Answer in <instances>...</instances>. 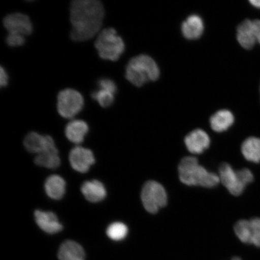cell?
Returning <instances> with one entry per match:
<instances>
[{
    "mask_svg": "<svg viewBox=\"0 0 260 260\" xmlns=\"http://www.w3.org/2000/svg\"><path fill=\"white\" fill-rule=\"evenodd\" d=\"M188 151L192 154H201L209 147L210 139L204 130L197 129L190 132L184 139Z\"/></svg>",
    "mask_w": 260,
    "mask_h": 260,
    "instance_id": "12",
    "label": "cell"
},
{
    "mask_svg": "<svg viewBox=\"0 0 260 260\" xmlns=\"http://www.w3.org/2000/svg\"><path fill=\"white\" fill-rule=\"evenodd\" d=\"M240 151L247 161L253 165L260 164V138L253 136L244 140Z\"/></svg>",
    "mask_w": 260,
    "mask_h": 260,
    "instance_id": "15",
    "label": "cell"
},
{
    "mask_svg": "<svg viewBox=\"0 0 260 260\" xmlns=\"http://www.w3.org/2000/svg\"><path fill=\"white\" fill-rule=\"evenodd\" d=\"M35 218L37 225L42 230L48 234L61 232L63 226L58 221L56 214L51 211H35Z\"/></svg>",
    "mask_w": 260,
    "mask_h": 260,
    "instance_id": "14",
    "label": "cell"
},
{
    "mask_svg": "<svg viewBox=\"0 0 260 260\" xmlns=\"http://www.w3.org/2000/svg\"><path fill=\"white\" fill-rule=\"evenodd\" d=\"M160 70L157 63L148 55H139L132 58L126 67L125 77L133 85L141 87L144 84L157 80Z\"/></svg>",
    "mask_w": 260,
    "mask_h": 260,
    "instance_id": "3",
    "label": "cell"
},
{
    "mask_svg": "<svg viewBox=\"0 0 260 260\" xmlns=\"http://www.w3.org/2000/svg\"><path fill=\"white\" fill-rule=\"evenodd\" d=\"M256 34V40L257 43L260 44V19H253Z\"/></svg>",
    "mask_w": 260,
    "mask_h": 260,
    "instance_id": "28",
    "label": "cell"
},
{
    "mask_svg": "<svg viewBox=\"0 0 260 260\" xmlns=\"http://www.w3.org/2000/svg\"><path fill=\"white\" fill-rule=\"evenodd\" d=\"M81 192L90 203H96L105 199L107 191L105 186L98 180L84 182L81 187Z\"/></svg>",
    "mask_w": 260,
    "mask_h": 260,
    "instance_id": "17",
    "label": "cell"
},
{
    "mask_svg": "<svg viewBox=\"0 0 260 260\" xmlns=\"http://www.w3.org/2000/svg\"><path fill=\"white\" fill-rule=\"evenodd\" d=\"M3 24L7 29L9 34L27 37L32 31V25L27 15L21 13H14L6 16Z\"/></svg>",
    "mask_w": 260,
    "mask_h": 260,
    "instance_id": "9",
    "label": "cell"
},
{
    "mask_svg": "<svg viewBox=\"0 0 260 260\" xmlns=\"http://www.w3.org/2000/svg\"><path fill=\"white\" fill-rule=\"evenodd\" d=\"M115 94L110 92L109 91L100 88L99 90L94 91L91 96L93 100L99 103L101 106L107 108V107L111 106L113 103L114 100H115Z\"/></svg>",
    "mask_w": 260,
    "mask_h": 260,
    "instance_id": "24",
    "label": "cell"
},
{
    "mask_svg": "<svg viewBox=\"0 0 260 260\" xmlns=\"http://www.w3.org/2000/svg\"><path fill=\"white\" fill-rule=\"evenodd\" d=\"M237 40L246 50H251L255 46L257 40L253 20L246 19L239 25L237 29Z\"/></svg>",
    "mask_w": 260,
    "mask_h": 260,
    "instance_id": "13",
    "label": "cell"
},
{
    "mask_svg": "<svg viewBox=\"0 0 260 260\" xmlns=\"http://www.w3.org/2000/svg\"><path fill=\"white\" fill-rule=\"evenodd\" d=\"M141 200L145 210L155 214L161 208L167 206L168 196L165 188L158 182L148 181L143 186Z\"/></svg>",
    "mask_w": 260,
    "mask_h": 260,
    "instance_id": "6",
    "label": "cell"
},
{
    "mask_svg": "<svg viewBox=\"0 0 260 260\" xmlns=\"http://www.w3.org/2000/svg\"><path fill=\"white\" fill-rule=\"evenodd\" d=\"M105 8L97 0H76L70 6V21L72 24L71 38L75 41H84L100 34Z\"/></svg>",
    "mask_w": 260,
    "mask_h": 260,
    "instance_id": "1",
    "label": "cell"
},
{
    "mask_svg": "<svg viewBox=\"0 0 260 260\" xmlns=\"http://www.w3.org/2000/svg\"><path fill=\"white\" fill-rule=\"evenodd\" d=\"M204 30L203 19L198 15H190L181 25L182 34L187 40H197L202 36Z\"/></svg>",
    "mask_w": 260,
    "mask_h": 260,
    "instance_id": "16",
    "label": "cell"
},
{
    "mask_svg": "<svg viewBox=\"0 0 260 260\" xmlns=\"http://www.w3.org/2000/svg\"><path fill=\"white\" fill-rule=\"evenodd\" d=\"M219 177L229 192L235 197L243 194L250 185L255 181V175L249 168L244 167L235 170L227 162L221 164L219 170Z\"/></svg>",
    "mask_w": 260,
    "mask_h": 260,
    "instance_id": "4",
    "label": "cell"
},
{
    "mask_svg": "<svg viewBox=\"0 0 260 260\" xmlns=\"http://www.w3.org/2000/svg\"><path fill=\"white\" fill-rule=\"evenodd\" d=\"M178 173L180 181L187 186L212 188L220 181L219 175L207 171L193 157L182 159L178 165Z\"/></svg>",
    "mask_w": 260,
    "mask_h": 260,
    "instance_id": "2",
    "label": "cell"
},
{
    "mask_svg": "<svg viewBox=\"0 0 260 260\" xmlns=\"http://www.w3.org/2000/svg\"><path fill=\"white\" fill-rule=\"evenodd\" d=\"M128 232L127 226L122 222H114L107 228V236L114 241H121L125 238Z\"/></svg>",
    "mask_w": 260,
    "mask_h": 260,
    "instance_id": "23",
    "label": "cell"
},
{
    "mask_svg": "<svg viewBox=\"0 0 260 260\" xmlns=\"http://www.w3.org/2000/svg\"><path fill=\"white\" fill-rule=\"evenodd\" d=\"M249 2L253 7L260 9V0H249Z\"/></svg>",
    "mask_w": 260,
    "mask_h": 260,
    "instance_id": "29",
    "label": "cell"
},
{
    "mask_svg": "<svg viewBox=\"0 0 260 260\" xmlns=\"http://www.w3.org/2000/svg\"><path fill=\"white\" fill-rule=\"evenodd\" d=\"M95 46L101 58L116 61L125 50V44L122 38L113 28H107L100 32Z\"/></svg>",
    "mask_w": 260,
    "mask_h": 260,
    "instance_id": "5",
    "label": "cell"
},
{
    "mask_svg": "<svg viewBox=\"0 0 260 260\" xmlns=\"http://www.w3.org/2000/svg\"><path fill=\"white\" fill-rule=\"evenodd\" d=\"M36 165L48 169H56L60 165V158L58 155V149L54 147L47 149L41 154L36 156Z\"/></svg>",
    "mask_w": 260,
    "mask_h": 260,
    "instance_id": "22",
    "label": "cell"
},
{
    "mask_svg": "<svg viewBox=\"0 0 260 260\" xmlns=\"http://www.w3.org/2000/svg\"><path fill=\"white\" fill-rule=\"evenodd\" d=\"M6 41V43L11 47L21 46L25 43V37L8 34Z\"/></svg>",
    "mask_w": 260,
    "mask_h": 260,
    "instance_id": "26",
    "label": "cell"
},
{
    "mask_svg": "<svg viewBox=\"0 0 260 260\" xmlns=\"http://www.w3.org/2000/svg\"><path fill=\"white\" fill-rule=\"evenodd\" d=\"M69 158L71 167L80 173H86L95 162L92 151L80 146L71 149Z\"/></svg>",
    "mask_w": 260,
    "mask_h": 260,
    "instance_id": "10",
    "label": "cell"
},
{
    "mask_svg": "<svg viewBox=\"0 0 260 260\" xmlns=\"http://www.w3.org/2000/svg\"><path fill=\"white\" fill-rule=\"evenodd\" d=\"M8 80L9 78L7 73H6L4 68L1 67V71H0V85L2 87L7 86Z\"/></svg>",
    "mask_w": 260,
    "mask_h": 260,
    "instance_id": "27",
    "label": "cell"
},
{
    "mask_svg": "<svg viewBox=\"0 0 260 260\" xmlns=\"http://www.w3.org/2000/svg\"><path fill=\"white\" fill-rule=\"evenodd\" d=\"M259 89H260V88H259Z\"/></svg>",
    "mask_w": 260,
    "mask_h": 260,
    "instance_id": "31",
    "label": "cell"
},
{
    "mask_svg": "<svg viewBox=\"0 0 260 260\" xmlns=\"http://www.w3.org/2000/svg\"><path fill=\"white\" fill-rule=\"evenodd\" d=\"M59 260H85V253L80 244L73 240H67L58 250Z\"/></svg>",
    "mask_w": 260,
    "mask_h": 260,
    "instance_id": "18",
    "label": "cell"
},
{
    "mask_svg": "<svg viewBox=\"0 0 260 260\" xmlns=\"http://www.w3.org/2000/svg\"><path fill=\"white\" fill-rule=\"evenodd\" d=\"M234 232L242 243L260 248V217L237 221Z\"/></svg>",
    "mask_w": 260,
    "mask_h": 260,
    "instance_id": "8",
    "label": "cell"
},
{
    "mask_svg": "<svg viewBox=\"0 0 260 260\" xmlns=\"http://www.w3.org/2000/svg\"><path fill=\"white\" fill-rule=\"evenodd\" d=\"M24 144L28 151L37 155L56 146L51 136L41 135L36 132H31L25 136Z\"/></svg>",
    "mask_w": 260,
    "mask_h": 260,
    "instance_id": "11",
    "label": "cell"
},
{
    "mask_svg": "<svg viewBox=\"0 0 260 260\" xmlns=\"http://www.w3.org/2000/svg\"><path fill=\"white\" fill-rule=\"evenodd\" d=\"M45 190L48 196L51 199L59 200L65 193L66 182L62 177L57 175H51L45 183Z\"/></svg>",
    "mask_w": 260,
    "mask_h": 260,
    "instance_id": "20",
    "label": "cell"
},
{
    "mask_svg": "<svg viewBox=\"0 0 260 260\" xmlns=\"http://www.w3.org/2000/svg\"><path fill=\"white\" fill-rule=\"evenodd\" d=\"M235 122V116L230 110H220L214 114L210 119V126L214 132L226 131Z\"/></svg>",
    "mask_w": 260,
    "mask_h": 260,
    "instance_id": "21",
    "label": "cell"
},
{
    "mask_svg": "<svg viewBox=\"0 0 260 260\" xmlns=\"http://www.w3.org/2000/svg\"><path fill=\"white\" fill-rule=\"evenodd\" d=\"M83 106V97L76 90L66 89L58 94L57 110L63 118H73L82 110Z\"/></svg>",
    "mask_w": 260,
    "mask_h": 260,
    "instance_id": "7",
    "label": "cell"
},
{
    "mask_svg": "<svg viewBox=\"0 0 260 260\" xmlns=\"http://www.w3.org/2000/svg\"><path fill=\"white\" fill-rule=\"evenodd\" d=\"M89 131L87 123L82 120H73L68 123L65 128V135L71 142L80 144Z\"/></svg>",
    "mask_w": 260,
    "mask_h": 260,
    "instance_id": "19",
    "label": "cell"
},
{
    "mask_svg": "<svg viewBox=\"0 0 260 260\" xmlns=\"http://www.w3.org/2000/svg\"><path fill=\"white\" fill-rule=\"evenodd\" d=\"M100 89H103L109 91L114 94H116L117 92V86L115 82L112 80L109 79H100L98 82Z\"/></svg>",
    "mask_w": 260,
    "mask_h": 260,
    "instance_id": "25",
    "label": "cell"
},
{
    "mask_svg": "<svg viewBox=\"0 0 260 260\" xmlns=\"http://www.w3.org/2000/svg\"><path fill=\"white\" fill-rule=\"evenodd\" d=\"M230 260H243L241 258L239 257V256H234L232 259Z\"/></svg>",
    "mask_w": 260,
    "mask_h": 260,
    "instance_id": "30",
    "label": "cell"
}]
</instances>
